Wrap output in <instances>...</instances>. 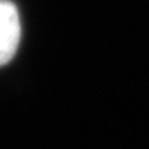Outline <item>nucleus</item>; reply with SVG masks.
Wrapping results in <instances>:
<instances>
[{"instance_id":"1","label":"nucleus","mask_w":149,"mask_h":149,"mask_svg":"<svg viewBox=\"0 0 149 149\" xmlns=\"http://www.w3.org/2000/svg\"><path fill=\"white\" fill-rule=\"evenodd\" d=\"M21 41L19 12L10 2L0 0V67L10 62Z\"/></svg>"}]
</instances>
